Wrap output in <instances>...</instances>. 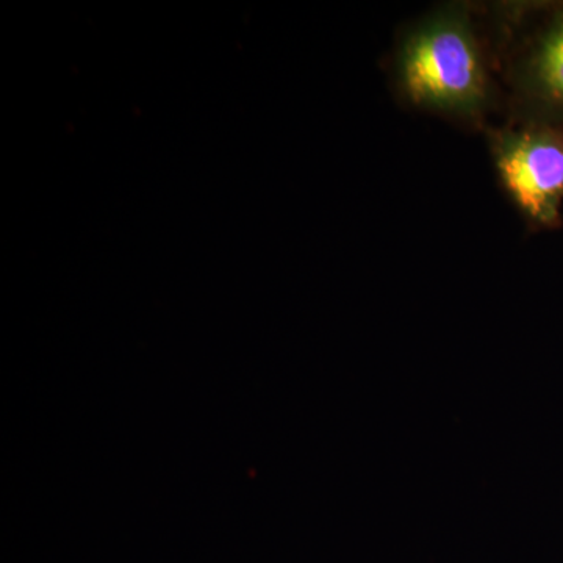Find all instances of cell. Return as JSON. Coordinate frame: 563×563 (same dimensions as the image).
Listing matches in <instances>:
<instances>
[{"label": "cell", "instance_id": "1", "mask_svg": "<svg viewBox=\"0 0 563 563\" xmlns=\"http://www.w3.org/2000/svg\"><path fill=\"white\" fill-rule=\"evenodd\" d=\"M393 69L399 95L415 109L481 124L495 107L490 46L468 3H444L410 25Z\"/></svg>", "mask_w": 563, "mask_h": 563}, {"label": "cell", "instance_id": "2", "mask_svg": "<svg viewBox=\"0 0 563 563\" xmlns=\"http://www.w3.org/2000/svg\"><path fill=\"white\" fill-rule=\"evenodd\" d=\"M499 20L512 120L563 129V2L510 7Z\"/></svg>", "mask_w": 563, "mask_h": 563}, {"label": "cell", "instance_id": "3", "mask_svg": "<svg viewBox=\"0 0 563 563\" xmlns=\"http://www.w3.org/2000/svg\"><path fill=\"white\" fill-rule=\"evenodd\" d=\"M487 135L499 184L523 220L533 231L561 228L563 129L512 120Z\"/></svg>", "mask_w": 563, "mask_h": 563}]
</instances>
